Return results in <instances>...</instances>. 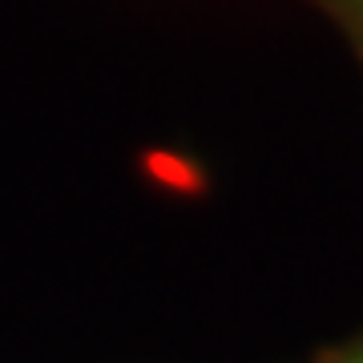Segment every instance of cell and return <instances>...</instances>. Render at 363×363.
Wrapping results in <instances>:
<instances>
[{
  "mask_svg": "<svg viewBox=\"0 0 363 363\" xmlns=\"http://www.w3.org/2000/svg\"><path fill=\"white\" fill-rule=\"evenodd\" d=\"M347 363H363V355H355V359H347Z\"/></svg>",
  "mask_w": 363,
  "mask_h": 363,
  "instance_id": "6da1fadb",
  "label": "cell"
}]
</instances>
